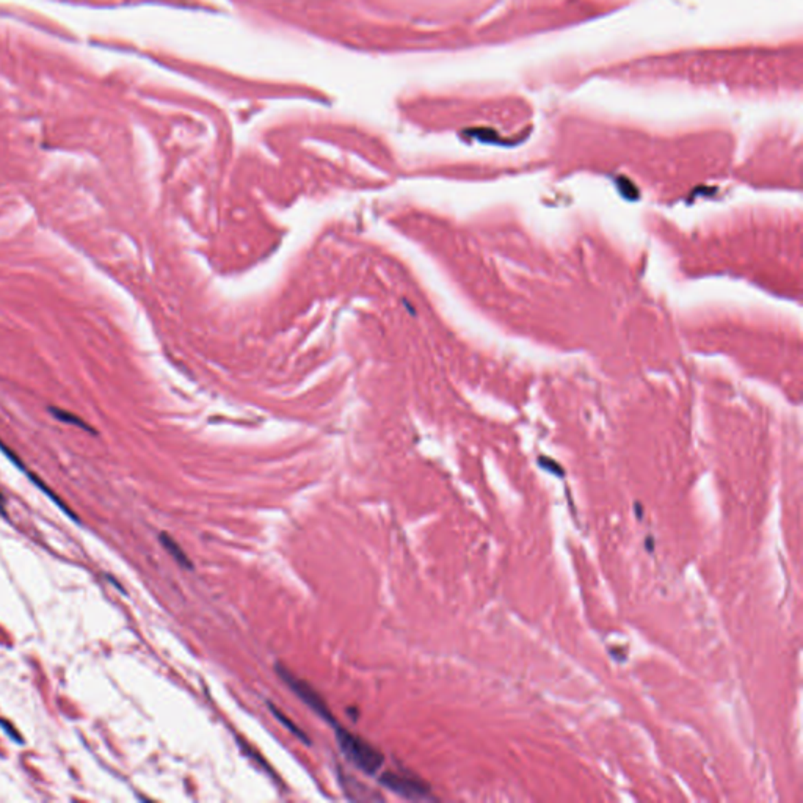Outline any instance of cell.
I'll use <instances>...</instances> for the list:
<instances>
[{"instance_id":"cell-1","label":"cell","mask_w":803,"mask_h":803,"mask_svg":"<svg viewBox=\"0 0 803 803\" xmlns=\"http://www.w3.org/2000/svg\"><path fill=\"white\" fill-rule=\"evenodd\" d=\"M336 740L347 760L355 764L359 771L367 775H374L380 771L381 764H383V755L369 742L341 727H336Z\"/></svg>"},{"instance_id":"cell-2","label":"cell","mask_w":803,"mask_h":803,"mask_svg":"<svg viewBox=\"0 0 803 803\" xmlns=\"http://www.w3.org/2000/svg\"><path fill=\"white\" fill-rule=\"evenodd\" d=\"M276 672H278L281 679L284 681L287 686H289L293 694H295L298 699L304 703V705H308L315 714H317L319 717H322L328 723H331V725L336 723L333 712L330 711L326 701L322 699V695H320L311 684L306 683V681H303L302 678L295 677V675L291 673L286 667H282L281 664L276 666Z\"/></svg>"},{"instance_id":"cell-3","label":"cell","mask_w":803,"mask_h":803,"mask_svg":"<svg viewBox=\"0 0 803 803\" xmlns=\"http://www.w3.org/2000/svg\"><path fill=\"white\" fill-rule=\"evenodd\" d=\"M380 783L387 788L392 793L405 797L409 800H424L431 799V791L427 783L422 780H416L407 775H400L396 772H385L380 777Z\"/></svg>"},{"instance_id":"cell-4","label":"cell","mask_w":803,"mask_h":803,"mask_svg":"<svg viewBox=\"0 0 803 803\" xmlns=\"http://www.w3.org/2000/svg\"><path fill=\"white\" fill-rule=\"evenodd\" d=\"M339 782L342 784V788H344V793L353 800H380L381 799L380 795L374 794L372 789H369L365 784L357 782L355 778L350 777V775L339 773Z\"/></svg>"},{"instance_id":"cell-5","label":"cell","mask_w":803,"mask_h":803,"mask_svg":"<svg viewBox=\"0 0 803 803\" xmlns=\"http://www.w3.org/2000/svg\"><path fill=\"white\" fill-rule=\"evenodd\" d=\"M159 539H160V543H162V546L165 547V550L168 551L170 556L173 557L176 562H178V565H181L182 568H187V569H192L193 568L190 558L187 557V554L178 545V543H176V540L173 539V536H170L168 534H160Z\"/></svg>"},{"instance_id":"cell-6","label":"cell","mask_w":803,"mask_h":803,"mask_svg":"<svg viewBox=\"0 0 803 803\" xmlns=\"http://www.w3.org/2000/svg\"><path fill=\"white\" fill-rule=\"evenodd\" d=\"M49 413H51L55 419L60 420V422H65V424H69V425H76V427H79L82 430H87V431H94L90 427V425H88L87 422H84V420H82L79 416H76V414L69 413V411H65V409H62V408L52 407V408H49Z\"/></svg>"},{"instance_id":"cell-7","label":"cell","mask_w":803,"mask_h":803,"mask_svg":"<svg viewBox=\"0 0 803 803\" xmlns=\"http://www.w3.org/2000/svg\"><path fill=\"white\" fill-rule=\"evenodd\" d=\"M269 710H270L271 712H273V716L276 717V720H278V722H281V723H284V725H286V728L289 730L292 734H295L297 738H300L303 742H309V738H308V736L304 734L303 731H302L300 728H298L295 723L291 722V720L286 717V714H282V712L278 710V708H275L273 703H269Z\"/></svg>"},{"instance_id":"cell-8","label":"cell","mask_w":803,"mask_h":803,"mask_svg":"<svg viewBox=\"0 0 803 803\" xmlns=\"http://www.w3.org/2000/svg\"><path fill=\"white\" fill-rule=\"evenodd\" d=\"M5 506H7V502H5V497L0 495V513H2V517H7V510H5Z\"/></svg>"},{"instance_id":"cell-9","label":"cell","mask_w":803,"mask_h":803,"mask_svg":"<svg viewBox=\"0 0 803 803\" xmlns=\"http://www.w3.org/2000/svg\"><path fill=\"white\" fill-rule=\"evenodd\" d=\"M646 550H648V552L655 551V540H653L651 536H648L646 539Z\"/></svg>"}]
</instances>
